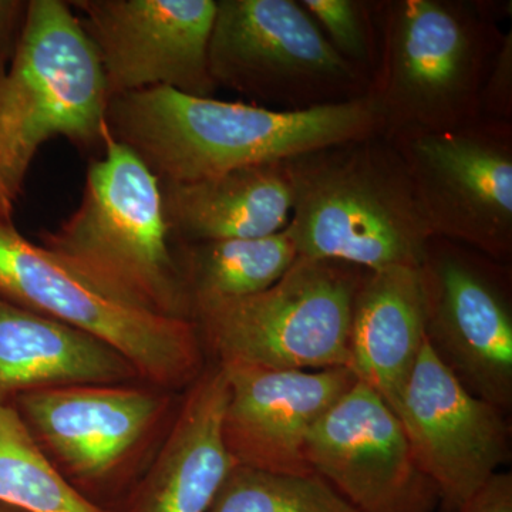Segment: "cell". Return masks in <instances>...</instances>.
Masks as SVG:
<instances>
[{"label": "cell", "mask_w": 512, "mask_h": 512, "mask_svg": "<svg viewBox=\"0 0 512 512\" xmlns=\"http://www.w3.org/2000/svg\"><path fill=\"white\" fill-rule=\"evenodd\" d=\"M333 49L372 79L379 63L376 0H299Z\"/></svg>", "instance_id": "603a6c76"}, {"label": "cell", "mask_w": 512, "mask_h": 512, "mask_svg": "<svg viewBox=\"0 0 512 512\" xmlns=\"http://www.w3.org/2000/svg\"><path fill=\"white\" fill-rule=\"evenodd\" d=\"M99 59L109 100L167 87L214 97L208 49L217 0H69Z\"/></svg>", "instance_id": "7c38bea8"}, {"label": "cell", "mask_w": 512, "mask_h": 512, "mask_svg": "<svg viewBox=\"0 0 512 512\" xmlns=\"http://www.w3.org/2000/svg\"><path fill=\"white\" fill-rule=\"evenodd\" d=\"M481 119L512 123V30L504 33L480 94Z\"/></svg>", "instance_id": "cb8c5ba5"}, {"label": "cell", "mask_w": 512, "mask_h": 512, "mask_svg": "<svg viewBox=\"0 0 512 512\" xmlns=\"http://www.w3.org/2000/svg\"><path fill=\"white\" fill-rule=\"evenodd\" d=\"M183 392L143 382L79 384L12 406L60 477L101 512H117L150 467Z\"/></svg>", "instance_id": "8992f818"}, {"label": "cell", "mask_w": 512, "mask_h": 512, "mask_svg": "<svg viewBox=\"0 0 512 512\" xmlns=\"http://www.w3.org/2000/svg\"><path fill=\"white\" fill-rule=\"evenodd\" d=\"M221 366L228 382L222 437L235 464L269 473H313L305 457L306 439L359 380L353 370Z\"/></svg>", "instance_id": "9a60e30c"}, {"label": "cell", "mask_w": 512, "mask_h": 512, "mask_svg": "<svg viewBox=\"0 0 512 512\" xmlns=\"http://www.w3.org/2000/svg\"><path fill=\"white\" fill-rule=\"evenodd\" d=\"M390 140L434 237L511 264L512 123L478 119Z\"/></svg>", "instance_id": "30bf717a"}, {"label": "cell", "mask_w": 512, "mask_h": 512, "mask_svg": "<svg viewBox=\"0 0 512 512\" xmlns=\"http://www.w3.org/2000/svg\"><path fill=\"white\" fill-rule=\"evenodd\" d=\"M305 457L360 512H433L439 505L402 421L360 380L313 427Z\"/></svg>", "instance_id": "5bb4252c"}, {"label": "cell", "mask_w": 512, "mask_h": 512, "mask_svg": "<svg viewBox=\"0 0 512 512\" xmlns=\"http://www.w3.org/2000/svg\"><path fill=\"white\" fill-rule=\"evenodd\" d=\"M0 503L26 512H101L60 477L12 404L0 406Z\"/></svg>", "instance_id": "44dd1931"}, {"label": "cell", "mask_w": 512, "mask_h": 512, "mask_svg": "<svg viewBox=\"0 0 512 512\" xmlns=\"http://www.w3.org/2000/svg\"><path fill=\"white\" fill-rule=\"evenodd\" d=\"M426 343L419 268L367 272L353 305L350 369L396 414Z\"/></svg>", "instance_id": "ac0fdd59"}, {"label": "cell", "mask_w": 512, "mask_h": 512, "mask_svg": "<svg viewBox=\"0 0 512 512\" xmlns=\"http://www.w3.org/2000/svg\"><path fill=\"white\" fill-rule=\"evenodd\" d=\"M458 512H512L511 474H494Z\"/></svg>", "instance_id": "484cf974"}, {"label": "cell", "mask_w": 512, "mask_h": 512, "mask_svg": "<svg viewBox=\"0 0 512 512\" xmlns=\"http://www.w3.org/2000/svg\"><path fill=\"white\" fill-rule=\"evenodd\" d=\"M419 269L430 349L468 392L510 412L511 264L433 237Z\"/></svg>", "instance_id": "8fae6325"}, {"label": "cell", "mask_w": 512, "mask_h": 512, "mask_svg": "<svg viewBox=\"0 0 512 512\" xmlns=\"http://www.w3.org/2000/svg\"><path fill=\"white\" fill-rule=\"evenodd\" d=\"M396 416L443 512L460 511L510 461L507 413L468 392L427 340Z\"/></svg>", "instance_id": "4fadbf2b"}, {"label": "cell", "mask_w": 512, "mask_h": 512, "mask_svg": "<svg viewBox=\"0 0 512 512\" xmlns=\"http://www.w3.org/2000/svg\"><path fill=\"white\" fill-rule=\"evenodd\" d=\"M228 382L208 362L184 390L167 439L117 512H208L232 468L222 437Z\"/></svg>", "instance_id": "2e32d148"}, {"label": "cell", "mask_w": 512, "mask_h": 512, "mask_svg": "<svg viewBox=\"0 0 512 512\" xmlns=\"http://www.w3.org/2000/svg\"><path fill=\"white\" fill-rule=\"evenodd\" d=\"M28 10L29 0H0V74L15 57Z\"/></svg>", "instance_id": "d4e9b609"}, {"label": "cell", "mask_w": 512, "mask_h": 512, "mask_svg": "<svg viewBox=\"0 0 512 512\" xmlns=\"http://www.w3.org/2000/svg\"><path fill=\"white\" fill-rule=\"evenodd\" d=\"M215 86L275 110L362 99L369 79L338 55L299 0H217L210 49Z\"/></svg>", "instance_id": "ba28073f"}, {"label": "cell", "mask_w": 512, "mask_h": 512, "mask_svg": "<svg viewBox=\"0 0 512 512\" xmlns=\"http://www.w3.org/2000/svg\"><path fill=\"white\" fill-rule=\"evenodd\" d=\"M0 298L109 343L141 380L184 392L208 365L191 320L163 318L116 301L0 220Z\"/></svg>", "instance_id": "9c48e42d"}, {"label": "cell", "mask_w": 512, "mask_h": 512, "mask_svg": "<svg viewBox=\"0 0 512 512\" xmlns=\"http://www.w3.org/2000/svg\"><path fill=\"white\" fill-rule=\"evenodd\" d=\"M173 251L191 312L264 292L298 258L286 229L261 238L173 244Z\"/></svg>", "instance_id": "ffe728a7"}, {"label": "cell", "mask_w": 512, "mask_h": 512, "mask_svg": "<svg viewBox=\"0 0 512 512\" xmlns=\"http://www.w3.org/2000/svg\"><path fill=\"white\" fill-rule=\"evenodd\" d=\"M208 512H360L318 474L235 466Z\"/></svg>", "instance_id": "7402d4cb"}, {"label": "cell", "mask_w": 512, "mask_h": 512, "mask_svg": "<svg viewBox=\"0 0 512 512\" xmlns=\"http://www.w3.org/2000/svg\"><path fill=\"white\" fill-rule=\"evenodd\" d=\"M106 123L110 136L130 148L160 183H194L383 134L369 96L288 111L167 87L113 97Z\"/></svg>", "instance_id": "6da1fadb"}, {"label": "cell", "mask_w": 512, "mask_h": 512, "mask_svg": "<svg viewBox=\"0 0 512 512\" xmlns=\"http://www.w3.org/2000/svg\"><path fill=\"white\" fill-rule=\"evenodd\" d=\"M106 83L76 13L64 0H29L15 57L0 74V220L13 222L40 148L66 138L103 154Z\"/></svg>", "instance_id": "5b68a950"}, {"label": "cell", "mask_w": 512, "mask_h": 512, "mask_svg": "<svg viewBox=\"0 0 512 512\" xmlns=\"http://www.w3.org/2000/svg\"><path fill=\"white\" fill-rule=\"evenodd\" d=\"M298 256L367 271L419 268L434 237L409 171L390 138L376 134L286 161Z\"/></svg>", "instance_id": "3957f363"}, {"label": "cell", "mask_w": 512, "mask_h": 512, "mask_svg": "<svg viewBox=\"0 0 512 512\" xmlns=\"http://www.w3.org/2000/svg\"><path fill=\"white\" fill-rule=\"evenodd\" d=\"M511 10V0H376L379 63L367 96L383 136L481 119V89Z\"/></svg>", "instance_id": "7a4b0ae2"}, {"label": "cell", "mask_w": 512, "mask_h": 512, "mask_svg": "<svg viewBox=\"0 0 512 512\" xmlns=\"http://www.w3.org/2000/svg\"><path fill=\"white\" fill-rule=\"evenodd\" d=\"M138 380L109 343L0 298V406L42 390Z\"/></svg>", "instance_id": "e0dca14e"}, {"label": "cell", "mask_w": 512, "mask_h": 512, "mask_svg": "<svg viewBox=\"0 0 512 512\" xmlns=\"http://www.w3.org/2000/svg\"><path fill=\"white\" fill-rule=\"evenodd\" d=\"M0 512H26L19 510V508L10 507V505L0 503Z\"/></svg>", "instance_id": "4316f807"}, {"label": "cell", "mask_w": 512, "mask_h": 512, "mask_svg": "<svg viewBox=\"0 0 512 512\" xmlns=\"http://www.w3.org/2000/svg\"><path fill=\"white\" fill-rule=\"evenodd\" d=\"M367 269L298 256L264 292L198 306L191 322L208 362L279 370L350 369V326Z\"/></svg>", "instance_id": "52a82bcc"}, {"label": "cell", "mask_w": 512, "mask_h": 512, "mask_svg": "<svg viewBox=\"0 0 512 512\" xmlns=\"http://www.w3.org/2000/svg\"><path fill=\"white\" fill-rule=\"evenodd\" d=\"M39 241L116 301L190 320L160 181L109 130L103 154L87 168L79 207L56 229L40 231Z\"/></svg>", "instance_id": "277c9868"}, {"label": "cell", "mask_w": 512, "mask_h": 512, "mask_svg": "<svg viewBox=\"0 0 512 512\" xmlns=\"http://www.w3.org/2000/svg\"><path fill=\"white\" fill-rule=\"evenodd\" d=\"M285 163L239 168L194 183H160L171 242L261 238L284 231L292 214Z\"/></svg>", "instance_id": "d6986e66"}]
</instances>
